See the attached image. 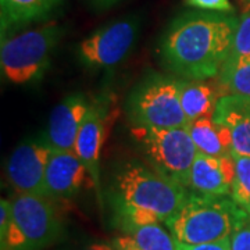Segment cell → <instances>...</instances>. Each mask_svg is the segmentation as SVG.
I'll return each instance as SVG.
<instances>
[{
	"label": "cell",
	"instance_id": "obj_8",
	"mask_svg": "<svg viewBox=\"0 0 250 250\" xmlns=\"http://www.w3.org/2000/svg\"><path fill=\"white\" fill-rule=\"evenodd\" d=\"M141 31V21L126 16L93 31L77 46V57L89 70H107L131 54Z\"/></svg>",
	"mask_w": 250,
	"mask_h": 250
},
{
	"label": "cell",
	"instance_id": "obj_5",
	"mask_svg": "<svg viewBox=\"0 0 250 250\" xmlns=\"http://www.w3.org/2000/svg\"><path fill=\"white\" fill-rule=\"evenodd\" d=\"M13 213L1 250H45L62 239L64 227L52 199L16 193Z\"/></svg>",
	"mask_w": 250,
	"mask_h": 250
},
{
	"label": "cell",
	"instance_id": "obj_17",
	"mask_svg": "<svg viewBox=\"0 0 250 250\" xmlns=\"http://www.w3.org/2000/svg\"><path fill=\"white\" fill-rule=\"evenodd\" d=\"M181 106L188 121H196L203 117H213L218 96L210 85L200 81H189L181 83Z\"/></svg>",
	"mask_w": 250,
	"mask_h": 250
},
{
	"label": "cell",
	"instance_id": "obj_6",
	"mask_svg": "<svg viewBox=\"0 0 250 250\" xmlns=\"http://www.w3.org/2000/svg\"><path fill=\"white\" fill-rule=\"evenodd\" d=\"M131 135L154 170L188 189L190 170L199 153L188 126L149 128L134 125Z\"/></svg>",
	"mask_w": 250,
	"mask_h": 250
},
{
	"label": "cell",
	"instance_id": "obj_7",
	"mask_svg": "<svg viewBox=\"0 0 250 250\" xmlns=\"http://www.w3.org/2000/svg\"><path fill=\"white\" fill-rule=\"evenodd\" d=\"M182 81L164 75H150L131 93L126 110L135 126L182 128L188 126L181 106Z\"/></svg>",
	"mask_w": 250,
	"mask_h": 250
},
{
	"label": "cell",
	"instance_id": "obj_25",
	"mask_svg": "<svg viewBox=\"0 0 250 250\" xmlns=\"http://www.w3.org/2000/svg\"><path fill=\"white\" fill-rule=\"evenodd\" d=\"M11 213H13V206L11 199H1L0 200V242L4 241L6 233L9 231L10 221H11Z\"/></svg>",
	"mask_w": 250,
	"mask_h": 250
},
{
	"label": "cell",
	"instance_id": "obj_11",
	"mask_svg": "<svg viewBox=\"0 0 250 250\" xmlns=\"http://www.w3.org/2000/svg\"><path fill=\"white\" fill-rule=\"evenodd\" d=\"M90 103L86 96L75 93L70 95L52 110L47 124L46 141L53 147V150L71 152L75 147L77 136L86 114L89 111Z\"/></svg>",
	"mask_w": 250,
	"mask_h": 250
},
{
	"label": "cell",
	"instance_id": "obj_22",
	"mask_svg": "<svg viewBox=\"0 0 250 250\" xmlns=\"http://www.w3.org/2000/svg\"><path fill=\"white\" fill-rule=\"evenodd\" d=\"M231 250H250V214L231 235Z\"/></svg>",
	"mask_w": 250,
	"mask_h": 250
},
{
	"label": "cell",
	"instance_id": "obj_26",
	"mask_svg": "<svg viewBox=\"0 0 250 250\" xmlns=\"http://www.w3.org/2000/svg\"><path fill=\"white\" fill-rule=\"evenodd\" d=\"M111 243H113V246H114L116 250H142L135 245V242L132 241L131 236H128L125 233L120 235V236H116L111 241Z\"/></svg>",
	"mask_w": 250,
	"mask_h": 250
},
{
	"label": "cell",
	"instance_id": "obj_27",
	"mask_svg": "<svg viewBox=\"0 0 250 250\" xmlns=\"http://www.w3.org/2000/svg\"><path fill=\"white\" fill-rule=\"evenodd\" d=\"M88 4L96 11H104V10L114 7L117 3H120L121 0H86Z\"/></svg>",
	"mask_w": 250,
	"mask_h": 250
},
{
	"label": "cell",
	"instance_id": "obj_3",
	"mask_svg": "<svg viewBox=\"0 0 250 250\" xmlns=\"http://www.w3.org/2000/svg\"><path fill=\"white\" fill-rule=\"evenodd\" d=\"M248 215L231 196L189 192L178 211L166 221V225L178 242L196 245L229 238Z\"/></svg>",
	"mask_w": 250,
	"mask_h": 250
},
{
	"label": "cell",
	"instance_id": "obj_9",
	"mask_svg": "<svg viewBox=\"0 0 250 250\" xmlns=\"http://www.w3.org/2000/svg\"><path fill=\"white\" fill-rule=\"evenodd\" d=\"M52 153L47 141H25L13 150L6 172L16 193L46 196V167Z\"/></svg>",
	"mask_w": 250,
	"mask_h": 250
},
{
	"label": "cell",
	"instance_id": "obj_1",
	"mask_svg": "<svg viewBox=\"0 0 250 250\" xmlns=\"http://www.w3.org/2000/svg\"><path fill=\"white\" fill-rule=\"evenodd\" d=\"M239 20L220 13H187L171 22L160 54L171 71L192 81L217 77L231 53Z\"/></svg>",
	"mask_w": 250,
	"mask_h": 250
},
{
	"label": "cell",
	"instance_id": "obj_13",
	"mask_svg": "<svg viewBox=\"0 0 250 250\" xmlns=\"http://www.w3.org/2000/svg\"><path fill=\"white\" fill-rule=\"evenodd\" d=\"M88 170L77 153L53 150L46 167V196L52 200L72 199L85 182Z\"/></svg>",
	"mask_w": 250,
	"mask_h": 250
},
{
	"label": "cell",
	"instance_id": "obj_12",
	"mask_svg": "<svg viewBox=\"0 0 250 250\" xmlns=\"http://www.w3.org/2000/svg\"><path fill=\"white\" fill-rule=\"evenodd\" d=\"M235 178V160L232 154L213 157L197 153L193 161L189 187L190 192L208 196L231 195Z\"/></svg>",
	"mask_w": 250,
	"mask_h": 250
},
{
	"label": "cell",
	"instance_id": "obj_19",
	"mask_svg": "<svg viewBox=\"0 0 250 250\" xmlns=\"http://www.w3.org/2000/svg\"><path fill=\"white\" fill-rule=\"evenodd\" d=\"M142 250H177V239L161 228L160 224H149L132 228L125 233Z\"/></svg>",
	"mask_w": 250,
	"mask_h": 250
},
{
	"label": "cell",
	"instance_id": "obj_2",
	"mask_svg": "<svg viewBox=\"0 0 250 250\" xmlns=\"http://www.w3.org/2000/svg\"><path fill=\"white\" fill-rule=\"evenodd\" d=\"M114 207L150 213L166 223L187 199V188L138 161L124 164L116 177Z\"/></svg>",
	"mask_w": 250,
	"mask_h": 250
},
{
	"label": "cell",
	"instance_id": "obj_21",
	"mask_svg": "<svg viewBox=\"0 0 250 250\" xmlns=\"http://www.w3.org/2000/svg\"><path fill=\"white\" fill-rule=\"evenodd\" d=\"M250 57V9L239 18L238 28L233 38V45L228 59H246Z\"/></svg>",
	"mask_w": 250,
	"mask_h": 250
},
{
	"label": "cell",
	"instance_id": "obj_29",
	"mask_svg": "<svg viewBox=\"0 0 250 250\" xmlns=\"http://www.w3.org/2000/svg\"><path fill=\"white\" fill-rule=\"evenodd\" d=\"M242 1H243V3H248V7L250 9V0H242Z\"/></svg>",
	"mask_w": 250,
	"mask_h": 250
},
{
	"label": "cell",
	"instance_id": "obj_14",
	"mask_svg": "<svg viewBox=\"0 0 250 250\" xmlns=\"http://www.w3.org/2000/svg\"><path fill=\"white\" fill-rule=\"evenodd\" d=\"M213 118L231 132L232 154L250 156V96L224 95L215 106Z\"/></svg>",
	"mask_w": 250,
	"mask_h": 250
},
{
	"label": "cell",
	"instance_id": "obj_28",
	"mask_svg": "<svg viewBox=\"0 0 250 250\" xmlns=\"http://www.w3.org/2000/svg\"><path fill=\"white\" fill-rule=\"evenodd\" d=\"M82 250H116L113 243H106V242H93L86 245L85 248H82Z\"/></svg>",
	"mask_w": 250,
	"mask_h": 250
},
{
	"label": "cell",
	"instance_id": "obj_20",
	"mask_svg": "<svg viewBox=\"0 0 250 250\" xmlns=\"http://www.w3.org/2000/svg\"><path fill=\"white\" fill-rule=\"evenodd\" d=\"M233 156L235 178L231 195L236 205L250 214V156Z\"/></svg>",
	"mask_w": 250,
	"mask_h": 250
},
{
	"label": "cell",
	"instance_id": "obj_16",
	"mask_svg": "<svg viewBox=\"0 0 250 250\" xmlns=\"http://www.w3.org/2000/svg\"><path fill=\"white\" fill-rule=\"evenodd\" d=\"M60 3L62 0H0L1 35L10 28L43 20Z\"/></svg>",
	"mask_w": 250,
	"mask_h": 250
},
{
	"label": "cell",
	"instance_id": "obj_10",
	"mask_svg": "<svg viewBox=\"0 0 250 250\" xmlns=\"http://www.w3.org/2000/svg\"><path fill=\"white\" fill-rule=\"evenodd\" d=\"M108 124L107 103H92L86 118L81 126L74 152L86 167L90 181L100 197V154Z\"/></svg>",
	"mask_w": 250,
	"mask_h": 250
},
{
	"label": "cell",
	"instance_id": "obj_15",
	"mask_svg": "<svg viewBox=\"0 0 250 250\" xmlns=\"http://www.w3.org/2000/svg\"><path fill=\"white\" fill-rule=\"evenodd\" d=\"M188 131L199 153L213 157L232 154L231 132L228 128L214 121L213 117H203L189 123Z\"/></svg>",
	"mask_w": 250,
	"mask_h": 250
},
{
	"label": "cell",
	"instance_id": "obj_18",
	"mask_svg": "<svg viewBox=\"0 0 250 250\" xmlns=\"http://www.w3.org/2000/svg\"><path fill=\"white\" fill-rule=\"evenodd\" d=\"M218 82L228 95L250 96V57L227 59L218 74Z\"/></svg>",
	"mask_w": 250,
	"mask_h": 250
},
{
	"label": "cell",
	"instance_id": "obj_23",
	"mask_svg": "<svg viewBox=\"0 0 250 250\" xmlns=\"http://www.w3.org/2000/svg\"><path fill=\"white\" fill-rule=\"evenodd\" d=\"M187 6L196 9L215 11V13H228L232 11V4L229 0H184Z\"/></svg>",
	"mask_w": 250,
	"mask_h": 250
},
{
	"label": "cell",
	"instance_id": "obj_24",
	"mask_svg": "<svg viewBox=\"0 0 250 250\" xmlns=\"http://www.w3.org/2000/svg\"><path fill=\"white\" fill-rule=\"evenodd\" d=\"M177 250H231V236L221 241L189 245L177 241Z\"/></svg>",
	"mask_w": 250,
	"mask_h": 250
},
{
	"label": "cell",
	"instance_id": "obj_4",
	"mask_svg": "<svg viewBox=\"0 0 250 250\" xmlns=\"http://www.w3.org/2000/svg\"><path fill=\"white\" fill-rule=\"evenodd\" d=\"M62 35V27L52 22L11 38H1L0 67L3 78L13 85H29L41 80L50 65Z\"/></svg>",
	"mask_w": 250,
	"mask_h": 250
}]
</instances>
